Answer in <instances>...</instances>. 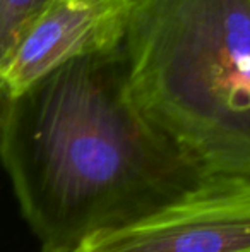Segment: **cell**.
<instances>
[{
	"instance_id": "3957f363",
	"label": "cell",
	"mask_w": 250,
	"mask_h": 252,
	"mask_svg": "<svg viewBox=\"0 0 250 252\" xmlns=\"http://www.w3.org/2000/svg\"><path fill=\"white\" fill-rule=\"evenodd\" d=\"M72 252H250V182L206 180L158 211Z\"/></svg>"
},
{
	"instance_id": "8992f818",
	"label": "cell",
	"mask_w": 250,
	"mask_h": 252,
	"mask_svg": "<svg viewBox=\"0 0 250 252\" xmlns=\"http://www.w3.org/2000/svg\"><path fill=\"white\" fill-rule=\"evenodd\" d=\"M2 100H3V91H2V88H0V108H2Z\"/></svg>"
},
{
	"instance_id": "7a4b0ae2",
	"label": "cell",
	"mask_w": 250,
	"mask_h": 252,
	"mask_svg": "<svg viewBox=\"0 0 250 252\" xmlns=\"http://www.w3.org/2000/svg\"><path fill=\"white\" fill-rule=\"evenodd\" d=\"M122 50L139 112L206 179L250 182V0H134Z\"/></svg>"
},
{
	"instance_id": "6da1fadb",
	"label": "cell",
	"mask_w": 250,
	"mask_h": 252,
	"mask_svg": "<svg viewBox=\"0 0 250 252\" xmlns=\"http://www.w3.org/2000/svg\"><path fill=\"white\" fill-rule=\"evenodd\" d=\"M0 155L43 252H72L211 180L134 105L122 47L3 96Z\"/></svg>"
},
{
	"instance_id": "277c9868",
	"label": "cell",
	"mask_w": 250,
	"mask_h": 252,
	"mask_svg": "<svg viewBox=\"0 0 250 252\" xmlns=\"http://www.w3.org/2000/svg\"><path fill=\"white\" fill-rule=\"evenodd\" d=\"M134 0H45L0 70L16 98L63 65L122 47Z\"/></svg>"
},
{
	"instance_id": "5b68a950",
	"label": "cell",
	"mask_w": 250,
	"mask_h": 252,
	"mask_svg": "<svg viewBox=\"0 0 250 252\" xmlns=\"http://www.w3.org/2000/svg\"><path fill=\"white\" fill-rule=\"evenodd\" d=\"M45 0H0V70L10 55L21 31Z\"/></svg>"
}]
</instances>
